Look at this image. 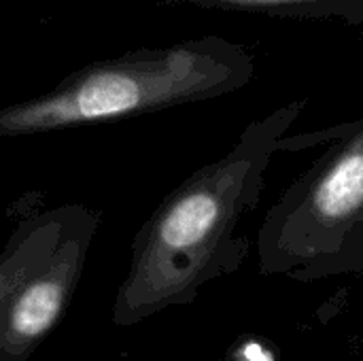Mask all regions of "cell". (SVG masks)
Here are the masks:
<instances>
[{
    "label": "cell",
    "mask_w": 363,
    "mask_h": 361,
    "mask_svg": "<svg viewBox=\"0 0 363 361\" xmlns=\"http://www.w3.org/2000/svg\"><path fill=\"white\" fill-rule=\"evenodd\" d=\"M100 219L98 209L68 204L53 253L13 291L2 309L0 361H28L64 319Z\"/></svg>",
    "instance_id": "obj_4"
},
{
    "label": "cell",
    "mask_w": 363,
    "mask_h": 361,
    "mask_svg": "<svg viewBox=\"0 0 363 361\" xmlns=\"http://www.w3.org/2000/svg\"><path fill=\"white\" fill-rule=\"evenodd\" d=\"M68 204L32 213L17 221L0 251V315L13 291L53 253Z\"/></svg>",
    "instance_id": "obj_5"
},
{
    "label": "cell",
    "mask_w": 363,
    "mask_h": 361,
    "mask_svg": "<svg viewBox=\"0 0 363 361\" xmlns=\"http://www.w3.org/2000/svg\"><path fill=\"white\" fill-rule=\"evenodd\" d=\"M219 361H283L274 343L262 336H240Z\"/></svg>",
    "instance_id": "obj_7"
},
{
    "label": "cell",
    "mask_w": 363,
    "mask_h": 361,
    "mask_svg": "<svg viewBox=\"0 0 363 361\" xmlns=\"http://www.w3.org/2000/svg\"><path fill=\"white\" fill-rule=\"evenodd\" d=\"M325 145L266 213L259 272L298 283L363 274V117L283 136L279 151Z\"/></svg>",
    "instance_id": "obj_3"
},
{
    "label": "cell",
    "mask_w": 363,
    "mask_h": 361,
    "mask_svg": "<svg viewBox=\"0 0 363 361\" xmlns=\"http://www.w3.org/2000/svg\"><path fill=\"white\" fill-rule=\"evenodd\" d=\"M304 109L306 100H294L251 121L225 155L157 204L132 240L130 268L113 302L115 326L194 304L206 283L242 266L251 245L236 230L257 206L279 143Z\"/></svg>",
    "instance_id": "obj_1"
},
{
    "label": "cell",
    "mask_w": 363,
    "mask_h": 361,
    "mask_svg": "<svg viewBox=\"0 0 363 361\" xmlns=\"http://www.w3.org/2000/svg\"><path fill=\"white\" fill-rule=\"evenodd\" d=\"M166 4H191L198 9L268 15L283 19H340L363 23V0H164Z\"/></svg>",
    "instance_id": "obj_6"
},
{
    "label": "cell",
    "mask_w": 363,
    "mask_h": 361,
    "mask_svg": "<svg viewBox=\"0 0 363 361\" xmlns=\"http://www.w3.org/2000/svg\"><path fill=\"white\" fill-rule=\"evenodd\" d=\"M253 72V53L223 36L125 51L70 72L40 96L2 106L0 136L47 134L219 98L247 87Z\"/></svg>",
    "instance_id": "obj_2"
}]
</instances>
